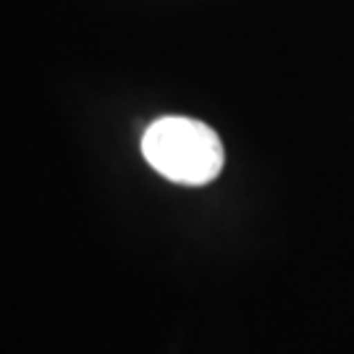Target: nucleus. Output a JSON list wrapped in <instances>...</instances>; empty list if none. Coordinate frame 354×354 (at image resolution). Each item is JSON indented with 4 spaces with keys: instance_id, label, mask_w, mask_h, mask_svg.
<instances>
[{
    "instance_id": "1",
    "label": "nucleus",
    "mask_w": 354,
    "mask_h": 354,
    "mask_svg": "<svg viewBox=\"0 0 354 354\" xmlns=\"http://www.w3.org/2000/svg\"><path fill=\"white\" fill-rule=\"evenodd\" d=\"M142 155L160 176L184 187L210 184L226 160L221 137L213 129L184 115L152 121L142 137Z\"/></svg>"
}]
</instances>
